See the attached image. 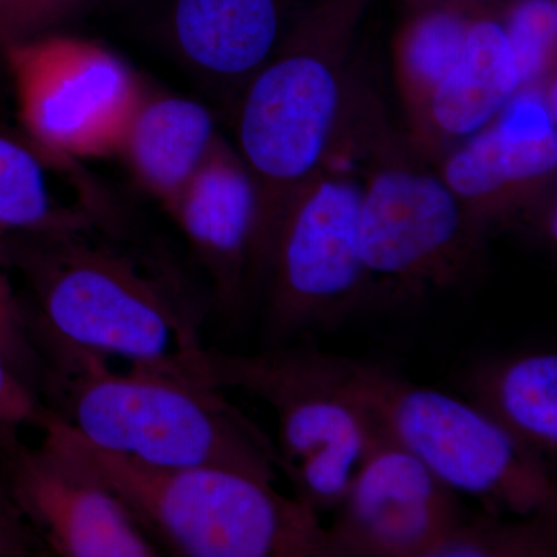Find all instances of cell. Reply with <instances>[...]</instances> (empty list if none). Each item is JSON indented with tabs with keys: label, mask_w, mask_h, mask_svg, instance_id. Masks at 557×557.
<instances>
[{
	"label": "cell",
	"mask_w": 557,
	"mask_h": 557,
	"mask_svg": "<svg viewBox=\"0 0 557 557\" xmlns=\"http://www.w3.org/2000/svg\"><path fill=\"white\" fill-rule=\"evenodd\" d=\"M94 228L13 233L0 244V263L24 282L17 295L36 346L196 380L208 304L166 263Z\"/></svg>",
	"instance_id": "6da1fadb"
},
{
	"label": "cell",
	"mask_w": 557,
	"mask_h": 557,
	"mask_svg": "<svg viewBox=\"0 0 557 557\" xmlns=\"http://www.w3.org/2000/svg\"><path fill=\"white\" fill-rule=\"evenodd\" d=\"M375 91L355 79L341 145L361 177L368 307L417 306L472 284L487 236L409 134L388 124Z\"/></svg>",
	"instance_id": "7a4b0ae2"
},
{
	"label": "cell",
	"mask_w": 557,
	"mask_h": 557,
	"mask_svg": "<svg viewBox=\"0 0 557 557\" xmlns=\"http://www.w3.org/2000/svg\"><path fill=\"white\" fill-rule=\"evenodd\" d=\"M370 3L318 0L237 97V153L259 199L251 288L259 284L288 201L339 149L355 78V40Z\"/></svg>",
	"instance_id": "3957f363"
},
{
	"label": "cell",
	"mask_w": 557,
	"mask_h": 557,
	"mask_svg": "<svg viewBox=\"0 0 557 557\" xmlns=\"http://www.w3.org/2000/svg\"><path fill=\"white\" fill-rule=\"evenodd\" d=\"M44 399L95 448L159 468H228L274 482L276 445L220 388L79 351H44Z\"/></svg>",
	"instance_id": "277c9868"
},
{
	"label": "cell",
	"mask_w": 557,
	"mask_h": 557,
	"mask_svg": "<svg viewBox=\"0 0 557 557\" xmlns=\"http://www.w3.org/2000/svg\"><path fill=\"white\" fill-rule=\"evenodd\" d=\"M42 423L115 491L160 549L186 557H332L318 512L269 480L228 468L150 467L95 448L51 413Z\"/></svg>",
	"instance_id": "5b68a950"
},
{
	"label": "cell",
	"mask_w": 557,
	"mask_h": 557,
	"mask_svg": "<svg viewBox=\"0 0 557 557\" xmlns=\"http://www.w3.org/2000/svg\"><path fill=\"white\" fill-rule=\"evenodd\" d=\"M347 358L277 346L255 355L205 347L194 368L200 383L255 395L277 418V468L295 497L314 512L335 509L369 448L372 426L351 397Z\"/></svg>",
	"instance_id": "8992f818"
},
{
	"label": "cell",
	"mask_w": 557,
	"mask_h": 557,
	"mask_svg": "<svg viewBox=\"0 0 557 557\" xmlns=\"http://www.w3.org/2000/svg\"><path fill=\"white\" fill-rule=\"evenodd\" d=\"M346 376L370 426L417 457L454 493L479 498L494 515L557 511L549 469L467 399L351 358Z\"/></svg>",
	"instance_id": "52a82bcc"
},
{
	"label": "cell",
	"mask_w": 557,
	"mask_h": 557,
	"mask_svg": "<svg viewBox=\"0 0 557 557\" xmlns=\"http://www.w3.org/2000/svg\"><path fill=\"white\" fill-rule=\"evenodd\" d=\"M361 201V180L332 161L288 201L259 278L270 347L338 327L368 307Z\"/></svg>",
	"instance_id": "ba28073f"
},
{
	"label": "cell",
	"mask_w": 557,
	"mask_h": 557,
	"mask_svg": "<svg viewBox=\"0 0 557 557\" xmlns=\"http://www.w3.org/2000/svg\"><path fill=\"white\" fill-rule=\"evenodd\" d=\"M556 83L523 87L493 123L434 160L487 237L518 231L541 247L556 248Z\"/></svg>",
	"instance_id": "9c48e42d"
},
{
	"label": "cell",
	"mask_w": 557,
	"mask_h": 557,
	"mask_svg": "<svg viewBox=\"0 0 557 557\" xmlns=\"http://www.w3.org/2000/svg\"><path fill=\"white\" fill-rule=\"evenodd\" d=\"M39 446L0 434V486L47 556L156 557L161 549L112 490L47 424Z\"/></svg>",
	"instance_id": "30bf717a"
},
{
	"label": "cell",
	"mask_w": 557,
	"mask_h": 557,
	"mask_svg": "<svg viewBox=\"0 0 557 557\" xmlns=\"http://www.w3.org/2000/svg\"><path fill=\"white\" fill-rule=\"evenodd\" d=\"M28 131L42 148L95 153L119 148L139 91L115 57L72 39L7 46Z\"/></svg>",
	"instance_id": "8fae6325"
},
{
	"label": "cell",
	"mask_w": 557,
	"mask_h": 557,
	"mask_svg": "<svg viewBox=\"0 0 557 557\" xmlns=\"http://www.w3.org/2000/svg\"><path fill=\"white\" fill-rule=\"evenodd\" d=\"M327 528L332 557H429L467 515L417 457L372 428L369 448Z\"/></svg>",
	"instance_id": "7c38bea8"
},
{
	"label": "cell",
	"mask_w": 557,
	"mask_h": 557,
	"mask_svg": "<svg viewBox=\"0 0 557 557\" xmlns=\"http://www.w3.org/2000/svg\"><path fill=\"white\" fill-rule=\"evenodd\" d=\"M166 209L211 277L212 306L223 317H237L251 292L259 215L258 189L237 150L219 137Z\"/></svg>",
	"instance_id": "4fadbf2b"
},
{
	"label": "cell",
	"mask_w": 557,
	"mask_h": 557,
	"mask_svg": "<svg viewBox=\"0 0 557 557\" xmlns=\"http://www.w3.org/2000/svg\"><path fill=\"white\" fill-rule=\"evenodd\" d=\"M522 89L500 14L480 13L469 25L460 58L410 121L409 137L434 161L493 123Z\"/></svg>",
	"instance_id": "5bb4252c"
},
{
	"label": "cell",
	"mask_w": 557,
	"mask_h": 557,
	"mask_svg": "<svg viewBox=\"0 0 557 557\" xmlns=\"http://www.w3.org/2000/svg\"><path fill=\"white\" fill-rule=\"evenodd\" d=\"M285 0H174L180 57L218 89L239 97L284 38Z\"/></svg>",
	"instance_id": "9a60e30c"
},
{
	"label": "cell",
	"mask_w": 557,
	"mask_h": 557,
	"mask_svg": "<svg viewBox=\"0 0 557 557\" xmlns=\"http://www.w3.org/2000/svg\"><path fill=\"white\" fill-rule=\"evenodd\" d=\"M465 399L523 453L549 469L557 454V355L527 350L483 358L460 379Z\"/></svg>",
	"instance_id": "2e32d148"
},
{
	"label": "cell",
	"mask_w": 557,
	"mask_h": 557,
	"mask_svg": "<svg viewBox=\"0 0 557 557\" xmlns=\"http://www.w3.org/2000/svg\"><path fill=\"white\" fill-rule=\"evenodd\" d=\"M218 139L214 116L200 102L139 95L119 149L141 185L168 208L200 170Z\"/></svg>",
	"instance_id": "e0dca14e"
},
{
	"label": "cell",
	"mask_w": 557,
	"mask_h": 557,
	"mask_svg": "<svg viewBox=\"0 0 557 557\" xmlns=\"http://www.w3.org/2000/svg\"><path fill=\"white\" fill-rule=\"evenodd\" d=\"M478 14L458 7H434L412 11L399 28L392 46V61L409 123L460 58L469 25Z\"/></svg>",
	"instance_id": "ac0fdd59"
},
{
	"label": "cell",
	"mask_w": 557,
	"mask_h": 557,
	"mask_svg": "<svg viewBox=\"0 0 557 557\" xmlns=\"http://www.w3.org/2000/svg\"><path fill=\"white\" fill-rule=\"evenodd\" d=\"M98 225L87 209L65 208L51 194L39 150L0 132V230L58 233Z\"/></svg>",
	"instance_id": "d6986e66"
},
{
	"label": "cell",
	"mask_w": 557,
	"mask_h": 557,
	"mask_svg": "<svg viewBox=\"0 0 557 557\" xmlns=\"http://www.w3.org/2000/svg\"><path fill=\"white\" fill-rule=\"evenodd\" d=\"M44 376L46 362L28 330L20 295L0 265V434L25 424L40 426L49 413Z\"/></svg>",
	"instance_id": "ffe728a7"
},
{
	"label": "cell",
	"mask_w": 557,
	"mask_h": 557,
	"mask_svg": "<svg viewBox=\"0 0 557 557\" xmlns=\"http://www.w3.org/2000/svg\"><path fill=\"white\" fill-rule=\"evenodd\" d=\"M557 511L505 520L494 512L450 530L429 557H552L557 555Z\"/></svg>",
	"instance_id": "44dd1931"
},
{
	"label": "cell",
	"mask_w": 557,
	"mask_h": 557,
	"mask_svg": "<svg viewBox=\"0 0 557 557\" xmlns=\"http://www.w3.org/2000/svg\"><path fill=\"white\" fill-rule=\"evenodd\" d=\"M498 14L515 50L523 87L556 78L557 0H509Z\"/></svg>",
	"instance_id": "7402d4cb"
},
{
	"label": "cell",
	"mask_w": 557,
	"mask_h": 557,
	"mask_svg": "<svg viewBox=\"0 0 557 557\" xmlns=\"http://www.w3.org/2000/svg\"><path fill=\"white\" fill-rule=\"evenodd\" d=\"M83 0H0V44L27 42Z\"/></svg>",
	"instance_id": "603a6c76"
},
{
	"label": "cell",
	"mask_w": 557,
	"mask_h": 557,
	"mask_svg": "<svg viewBox=\"0 0 557 557\" xmlns=\"http://www.w3.org/2000/svg\"><path fill=\"white\" fill-rule=\"evenodd\" d=\"M28 556H47V553L0 486V557Z\"/></svg>",
	"instance_id": "cb8c5ba5"
},
{
	"label": "cell",
	"mask_w": 557,
	"mask_h": 557,
	"mask_svg": "<svg viewBox=\"0 0 557 557\" xmlns=\"http://www.w3.org/2000/svg\"><path fill=\"white\" fill-rule=\"evenodd\" d=\"M508 2L509 0H406L412 11L434 9V7H458L475 13L500 11Z\"/></svg>",
	"instance_id": "d4e9b609"
},
{
	"label": "cell",
	"mask_w": 557,
	"mask_h": 557,
	"mask_svg": "<svg viewBox=\"0 0 557 557\" xmlns=\"http://www.w3.org/2000/svg\"><path fill=\"white\" fill-rule=\"evenodd\" d=\"M7 236L5 231L0 230V244H2L3 237Z\"/></svg>",
	"instance_id": "484cf974"
}]
</instances>
